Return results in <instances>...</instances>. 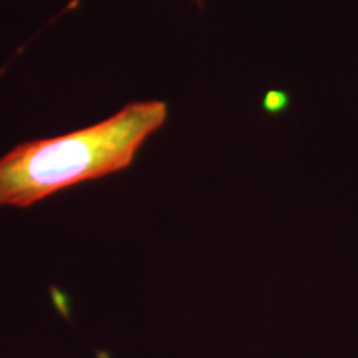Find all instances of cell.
<instances>
[{"instance_id": "1", "label": "cell", "mask_w": 358, "mask_h": 358, "mask_svg": "<svg viewBox=\"0 0 358 358\" xmlns=\"http://www.w3.org/2000/svg\"><path fill=\"white\" fill-rule=\"evenodd\" d=\"M166 120V102L138 100L86 128L14 145L0 157V207L26 209L62 189L128 169Z\"/></svg>"}, {"instance_id": "2", "label": "cell", "mask_w": 358, "mask_h": 358, "mask_svg": "<svg viewBox=\"0 0 358 358\" xmlns=\"http://www.w3.org/2000/svg\"><path fill=\"white\" fill-rule=\"evenodd\" d=\"M192 2L195 4V6H199V8L203 6V0H192Z\"/></svg>"}]
</instances>
